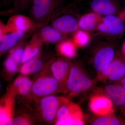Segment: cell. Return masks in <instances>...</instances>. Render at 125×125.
Here are the masks:
<instances>
[{
	"mask_svg": "<svg viewBox=\"0 0 125 125\" xmlns=\"http://www.w3.org/2000/svg\"><path fill=\"white\" fill-rule=\"evenodd\" d=\"M62 0H33L29 17L37 29L47 24L60 14Z\"/></svg>",
	"mask_w": 125,
	"mask_h": 125,
	"instance_id": "cell-1",
	"label": "cell"
},
{
	"mask_svg": "<svg viewBox=\"0 0 125 125\" xmlns=\"http://www.w3.org/2000/svg\"><path fill=\"white\" fill-rule=\"evenodd\" d=\"M56 125H83V112L77 104L65 99L62 106L59 108L56 115Z\"/></svg>",
	"mask_w": 125,
	"mask_h": 125,
	"instance_id": "cell-2",
	"label": "cell"
},
{
	"mask_svg": "<svg viewBox=\"0 0 125 125\" xmlns=\"http://www.w3.org/2000/svg\"><path fill=\"white\" fill-rule=\"evenodd\" d=\"M66 83L68 90L73 94L86 91L93 84L91 79L80 69L76 66L71 68Z\"/></svg>",
	"mask_w": 125,
	"mask_h": 125,
	"instance_id": "cell-3",
	"label": "cell"
},
{
	"mask_svg": "<svg viewBox=\"0 0 125 125\" xmlns=\"http://www.w3.org/2000/svg\"><path fill=\"white\" fill-rule=\"evenodd\" d=\"M90 110L99 116L113 115V103L106 95L96 94L91 97L89 103Z\"/></svg>",
	"mask_w": 125,
	"mask_h": 125,
	"instance_id": "cell-4",
	"label": "cell"
},
{
	"mask_svg": "<svg viewBox=\"0 0 125 125\" xmlns=\"http://www.w3.org/2000/svg\"><path fill=\"white\" fill-rule=\"evenodd\" d=\"M6 25L8 33L18 31L26 33L37 29L30 17L22 15L12 16L8 20Z\"/></svg>",
	"mask_w": 125,
	"mask_h": 125,
	"instance_id": "cell-5",
	"label": "cell"
},
{
	"mask_svg": "<svg viewBox=\"0 0 125 125\" xmlns=\"http://www.w3.org/2000/svg\"><path fill=\"white\" fill-rule=\"evenodd\" d=\"M98 29L103 33L118 35L124 32L125 25L121 18L113 15L105 16L99 24Z\"/></svg>",
	"mask_w": 125,
	"mask_h": 125,
	"instance_id": "cell-6",
	"label": "cell"
},
{
	"mask_svg": "<svg viewBox=\"0 0 125 125\" xmlns=\"http://www.w3.org/2000/svg\"><path fill=\"white\" fill-rule=\"evenodd\" d=\"M51 22L52 26L63 34L76 32L79 27L76 17L71 14H59Z\"/></svg>",
	"mask_w": 125,
	"mask_h": 125,
	"instance_id": "cell-7",
	"label": "cell"
},
{
	"mask_svg": "<svg viewBox=\"0 0 125 125\" xmlns=\"http://www.w3.org/2000/svg\"><path fill=\"white\" fill-rule=\"evenodd\" d=\"M101 80L119 81L125 75V61L114 59L106 69L100 73Z\"/></svg>",
	"mask_w": 125,
	"mask_h": 125,
	"instance_id": "cell-8",
	"label": "cell"
},
{
	"mask_svg": "<svg viewBox=\"0 0 125 125\" xmlns=\"http://www.w3.org/2000/svg\"><path fill=\"white\" fill-rule=\"evenodd\" d=\"M58 81L54 78L42 77L35 81L32 87L33 93L35 96L42 97L49 95L58 89Z\"/></svg>",
	"mask_w": 125,
	"mask_h": 125,
	"instance_id": "cell-9",
	"label": "cell"
},
{
	"mask_svg": "<svg viewBox=\"0 0 125 125\" xmlns=\"http://www.w3.org/2000/svg\"><path fill=\"white\" fill-rule=\"evenodd\" d=\"M59 99L55 96L45 97L41 101L40 107L43 117L47 122L52 121L56 115L60 106Z\"/></svg>",
	"mask_w": 125,
	"mask_h": 125,
	"instance_id": "cell-10",
	"label": "cell"
},
{
	"mask_svg": "<svg viewBox=\"0 0 125 125\" xmlns=\"http://www.w3.org/2000/svg\"><path fill=\"white\" fill-rule=\"evenodd\" d=\"M115 52L110 47H105L97 52L94 59V65L97 71L101 72L107 68L114 60Z\"/></svg>",
	"mask_w": 125,
	"mask_h": 125,
	"instance_id": "cell-11",
	"label": "cell"
},
{
	"mask_svg": "<svg viewBox=\"0 0 125 125\" xmlns=\"http://www.w3.org/2000/svg\"><path fill=\"white\" fill-rule=\"evenodd\" d=\"M35 33L43 43H55L63 40L64 35L52 26L47 25L38 29Z\"/></svg>",
	"mask_w": 125,
	"mask_h": 125,
	"instance_id": "cell-12",
	"label": "cell"
},
{
	"mask_svg": "<svg viewBox=\"0 0 125 125\" xmlns=\"http://www.w3.org/2000/svg\"><path fill=\"white\" fill-rule=\"evenodd\" d=\"M105 94L117 106L121 107L125 103V88L120 84L106 85Z\"/></svg>",
	"mask_w": 125,
	"mask_h": 125,
	"instance_id": "cell-13",
	"label": "cell"
},
{
	"mask_svg": "<svg viewBox=\"0 0 125 125\" xmlns=\"http://www.w3.org/2000/svg\"><path fill=\"white\" fill-rule=\"evenodd\" d=\"M43 43L42 41L34 34L24 49L22 62H27L38 55Z\"/></svg>",
	"mask_w": 125,
	"mask_h": 125,
	"instance_id": "cell-14",
	"label": "cell"
},
{
	"mask_svg": "<svg viewBox=\"0 0 125 125\" xmlns=\"http://www.w3.org/2000/svg\"><path fill=\"white\" fill-rule=\"evenodd\" d=\"M51 69L53 77L58 82L67 80L70 69L66 61L62 60L55 61L52 63Z\"/></svg>",
	"mask_w": 125,
	"mask_h": 125,
	"instance_id": "cell-15",
	"label": "cell"
},
{
	"mask_svg": "<svg viewBox=\"0 0 125 125\" xmlns=\"http://www.w3.org/2000/svg\"><path fill=\"white\" fill-rule=\"evenodd\" d=\"M91 6L94 13L98 15H113L116 11L115 5L110 0H93Z\"/></svg>",
	"mask_w": 125,
	"mask_h": 125,
	"instance_id": "cell-16",
	"label": "cell"
},
{
	"mask_svg": "<svg viewBox=\"0 0 125 125\" xmlns=\"http://www.w3.org/2000/svg\"><path fill=\"white\" fill-rule=\"evenodd\" d=\"M25 33L22 31H16L9 33L0 37L1 54L8 51L22 40Z\"/></svg>",
	"mask_w": 125,
	"mask_h": 125,
	"instance_id": "cell-17",
	"label": "cell"
},
{
	"mask_svg": "<svg viewBox=\"0 0 125 125\" xmlns=\"http://www.w3.org/2000/svg\"><path fill=\"white\" fill-rule=\"evenodd\" d=\"M98 20V15L96 13L84 15L78 21L79 27L83 30H93L96 27Z\"/></svg>",
	"mask_w": 125,
	"mask_h": 125,
	"instance_id": "cell-18",
	"label": "cell"
},
{
	"mask_svg": "<svg viewBox=\"0 0 125 125\" xmlns=\"http://www.w3.org/2000/svg\"><path fill=\"white\" fill-rule=\"evenodd\" d=\"M76 46L72 40H63L59 42L58 49L62 55L68 58H73L76 54Z\"/></svg>",
	"mask_w": 125,
	"mask_h": 125,
	"instance_id": "cell-19",
	"label": "cell"
},
{
	"mask_svg": "<svg viewBox=\"0 0 125 125\" xmlns=\"http://www.w3.org/2000/svg\"><path fill=\"white\" fill-rule=\"evenodd\" d=\"M42 61L38 58H34L24 63L20 69L23 74L28 75L36 73L42 67Z\"/></svg>",
	"mask_w": 125,
	"mask_h": 125,
	"instance_id": "cell-20",
	"label": "cell"
},
{
	"mask_svg": "<svg viewBox=\"0 0 125 125\" xmlns=\"http://www.w3.org/2000/svg\"><path fill=\"white\" fill-rule=\"evenodd\" d=\"M94 125H125V120L112 115L99 116L92 123Z\"/></svg>",
	"mask_w": 125,
	"mask_h": 125,
	"instance_id": "cell-21",
	"label": "cell"
},
{
	"mask_svg": "<svg viewBox=\"0 0 125 125\" xmlns=\"http://www.w3.org/2000/svg\"><path fill=\"white\" fill-rule=\"evenodd\" d=\"M32 83L28 78L20 77L18 78L14 83V85L18 90L19 93L22 95H26L31 90Z\"/></svg>",
	"mask_w": 125,
	"mask_h": 125,
	"instance_id": "cell-22",
	"label": "cell"
},
{
	"mask_svg": "<svg viewBox=\"0 0 125 125\" xmlns=\"http://www.w3.org/2000/svg\"><path fill=\"white\" fill-rule=\"evenodd\" d=\"M9 101L3 106L1 107L0 110V125H10L11 121L12 103Z\"/></svg>",
	"mask_w": 125,
	"mask_h": 125,
	"instance_id": "cell-23",
	"label": "cell"
},
{
	"mask_svg": "<svg viewBox=\"0 0 125 125\" xmlns=\"http://www.w3.org/2000/svg\"><path fill=\"white\" fill-rule=\"evenodd\" d=\"M89 40V36L87 32L83 30H79L75 32L73 41L76 46L83 47L88 44Z\"/></svg>",
	"mask_w": 125,
	"mask_h": 125,
	"instance_id": "cell-24",
	"label": "cell"
},
{
	"mask_svg": "<svg viewBox=\"0 0 125 125\" xmlns=\"http://www.w3.org/2000/svg\"><path fill=\"white\" fill-rule=\"evenodd\" d=\"M33 0H13L14 9L17 11H22L30 6Z\"/></svg>",
	"mask_w": 125,
	"mask_h": 125,
	"instance_id": "cell-25",
	"label": "cell"
},
{
	"mask_svg": "<svg viewBox=\"0 0 125 125\" xmlns=\"http://www.w3.org/2000/svg\"><path fill=\"white\" fill-rule=\"evenodd\" d=\"M24 49L22 47H17L15 49H12L10 52V55L17 63L22 62Z\"/></svg>",
	"mask_w": 125,
	"mask_h": 125,
	"instance_id": "cell-26",
	"label": "cell"
},
{
	"mask_svg": "<svg viewBox=\"0 0 125 125\" xmlns=\"http://www.w3.org/2000/svg\"><path fill=\"white\" fill-rule=\"evenodd\" d=\"M17 64L11 56L10 55L5 62V66L8 71L14 72L17 70Z\"/></svg>",
	"mask_w": 125,
	"mask_h": 125,
	"instance_id": "cell-27",
	"label": "cell"
},
{
	"mask_svg": "<svg viewBox=\"0 0 125 125\" xmlns=\"http://www.w3.org/2000/svg\"><path fill=\"white\" fill-rule=\"evenodd\" d=\"M29 122L26 119L21 117H16L11 121L10 125H29Z\"/></svg>",
	"mask_w": 125,
	"mask_h": 125,
	"instance_id": "cell-28",
	"label": "cell"
},
{
	"mask_svg": "<svg viewBox=\"0 0 125 125\" xmlns=\"http://www.w3.org/2000/svg\"><path fill=\"white\" fill-rule=\"evenodd\" d=\"M8 33L6 24H4L1 21L0 23V37Z\"/></svg>",
	"mask_w": 125,
	"mask_h": 125,
	"instance_id": "cell-29",
	"label": "cell"
},
{
	"mask_svg": "<svg viewBox=\"0 0 125 125\" xmlns=\"http://www.w3.org/2000/svg\"><path fill=\"white\" fill-rule=\"evenodd\" d=\"M118 82L119 84L122 85L125 88V75Z\"/></svg>",
	"mask_w": 125,
	"mask_h": 125,
	"instance_id": "cell-30",
	"label": "cell"
},
{
	"mask_svg": "<svg viewBox=\"0 0 125 125\" xmlns=\"http://www.w3.org/2000/svg\"><path fill=\"white\" fill-rule=\"evenodd\" d=\"M121 108L122 113V115H123V117L125 118V103Z\"/></svg>",
	"mask_w": 125,
	"mask_h": 125,
	"instance_id": "cell-31",
	"label": "cell"
},
{
	"mask_svg": "<svg viewBox=\"0 0 125 125\" xmlns=\"http://www.w3.org/2000/svg\"><path fill=\"white\" fill-rule=\"evenodd\" d=\"M4 4H7L11 2H13V0H3Z\"/></svg>",
	"mask_w": 125,
	"mask_h": 125,
	"instance_id": "cell-32",
	"label": "cell"
},
{
	"mask_svg": "<svg viewBox=\"0 0 125 125\" xmlns=\"http://www.w3.org/2000/svg\"><path fill=\"white\" fill-rule=\"evenodd\" d=\"M123 51L124 55L125 56V42L124 43V45H123Z\"/></svg>",
	"mask_w": 125,
	"mask_h": 125,
	"instance_id": "cell-33",
	"label": "cell"
},
{
	"mask_svg": "<svg viewBox=\"0 0 125 125\" xmlns=\"http://www.w3.org/2000/svg\"><path fill=\"white\" fill-rule=\"evenodd\" d=\"M124 14H125V11H124Z\"/></svg>",
	"mask_w": 125,
	"mask_h": 125,
	"instance_id": "cell-34",
	"label": "cell"
}]
</instances>
